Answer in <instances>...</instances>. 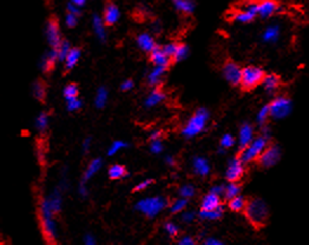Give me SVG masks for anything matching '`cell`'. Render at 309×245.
<instances>
[{"label": "cell", "mask_w": 309, "mask_h": 245, "mask_svg": "<svg viewBox=\"0 0 309 245\" xmlns=\"http://www.w3.org/2000/svg\"><path fill=\"white\" fill-rule=\"evenodd\" d=\"M188 205V201L187 198H178L176 199V201L172 203L171 206H170V211L171 213H181L183 212V210L186 209Z\"/></svg>", "instance_id": "obj_38"}, {"label": "cell", "mask_w": 309, "mask_h": 245, "mask_svg": "<svg viewBox=\"0 0 309 245\" xmlns=\"http://www.w3.org/2000/svg\"><path fill=\"white\" fill-rule=\"evenodd\" d=\"M259 16V3H248L242 10L237 11L234 16V19L236 21L242 22V24H247L254 20V19Z\"/></svg>", "instance_id": "obj_8"}, {"label": "cell", "mask_w": 309, "mask_h": 245, "mask_svg": "<svg viewBox=\"0 0 309 245\" xmlns=\"http://www.w3.org/2000/svg\"><path fill=\"white\" fill-rule=\"evenodd\" d=\"M205 245H224V244L215 238H208L205 240Z\"/></svg>", "instance_id": "obj_59"}, {"label": "cell", "mask_w": 309, "mask_h": 245, "mask_svg": "<svg viewBox=\"0 0 309 245\" xmlns=\"http://www.w3.org/2000/svg\"><path fill=\"white\" fill-rule=\"evenodd\" d=\"M242 71L243 69H241L236 63L228 62L223 67L224 78L231 85H239L241 84V79H242Z\"/></svg>", "instance_id": "obj_12"}, {"label": "cell", "mask_w": 309, "mask_h": 245, "mask_svg": "<svg viewBox=\"0 0 309 245\" xmlns=\"http://www.w3.org/2000/svg\"><path fill=\"white\" fill-rule=\"evenodd\" d=\"M79 59H81V50H79V48H71L70 53L67 55L65 62H64V64H65V69L67 71L72 70L73 67L77 65Z\"/></svg>", "instance_id": "obj_30"}, {"label": "cell", "mask_w": 309, "mask_h": 245, "mask_svg": "<svg viewBox=\"0 0 309 245\" xmlns=\"http://www.w3.org/2000/svg\"><path fill=\"white\" fill-rule=\"evenodd\" d=\"M78 16H76V14H72V13H69L67 12L66 17H65V24L67 28H74V26H77L78 24Z\"/></svg>", "instance_id": "obj_47"}, {"label": "cell", "mask_w": 309, "mask_h": 245, "mask_svg": "<svg viewBox=\"0 0 309 245\" xmlns=\"http://www.w3.org/2000/svg\"><path fill=\"white\" fill-rule=\"evenodd\" d=\"M222 214H223V207L222 205L220 207H217V209L214 210H201L199 211L198 216L202 218V220H207V221H216L220 220L222 217Z\"/></svg>", "instance_id": "obj_29"}, {"label": "cell", "mask_w": 309, "mask_h": 245, "mask_svg": "<svg viewBox=\"0 0 309 245\" xmlns=\"http://www.w3.org/2000/svg\"><path fill=\"white\" fill-rule=\"evenodd\" d=\"M119 17H120V11L118 9V6H117L115 3L109 2L104 7L103 20L105 22V25L108 26L115 25L116 22L119 20Z\"/></svg>", "instance_id": "obj_13"}, {"label": "cell", "mask_w": 309, "mask_h": 245, "mask_svg": "<svg viewBox=\"0 0 309 245\" xmlns=\"http://www.w3.org/2000/svg\"><path fill=\"white\" fill-rule=\"evenodd\" d=\"M235 144V139L231 134H224L221 138V148L222 149H230Z\"/></svg>", "instance_id": "obj_44"}, {"label": "cell", "mask_w": 309, "mask_h": 245, "mask_svg": "<svg viewBox=\"0 0 309 245\" xmlns=\"http://www.w3.org/2000/svg\"><path fill=\"white\" fill-rule=\"evenodd\" d=\"M46 39L52 48H58L62 44V37H60L59 24L56 19H50L46 25Z\"/></svg>", "instance_id": "obj_10"}, {"label": "cell", "mask_w": 309, "mask_h": 245, "mask_svg": "<svg viewBox=\"0 0 309 245\" xmlns=\"http://www.w3.org/2000/svg\"><path fill=\"white\" fill-rule=\"evenodd\" d=\"M172 3H174V6L179 12H183L186 14L193 13L196 7L194 0H172Z\"/></svg>", "instance_id": "obj_25"}, {"label": "cell", "mask_w": 309, "mask_h": 245, "mask_svg": "<svg viewBox=\"0 0 309 245\" xmlns=\"http://www.w3.org/2000/svg\"><path fill=\"white\" fill-rule=\"evenodd\" d=\"M150 150H151L152 153H161L163 151V144L160 139H156V141H151V145H150Z\"/></svg>", "instance_id": "obj_49"}, {"label": "cell", "mask_w": 309, "mask_h": 245, "mask_svg": "<svg viewBox=\"0 0 309 245\" xmlns=\"http://www.w3.org/2000/svg\"><path fill=\"white\" fill-rule=\"evenodd\" d=\"M165 163L168 165H175V158L171 156H167L165 157Z\"/></svg>", "instance_id": "obj_62"}, {"label": "cell", "mask_w": 309, "mask_h": 245, "mask_svg": "<svg viewBox=\"0 0 309 245\" xmlns=\"http://www.w3.org/2000/svg\"><path fill=\"white\" fill-rule=\"evenodd\" d=\"M243 161L241 160V158H233V159L229 161L228 168H227V172H225V176H227V179L229 182H237L242 178L243 173H244V167H243Z\"/></svg>", "instance_id": "obj_11"}, {"label": "cell", "mask_w": 309, "mask_h": 245, "mask_svg": "<svg viewBox=\"0 0 309 245\" xmlns=\"http://www.w3.org/2000/svg\"><path fill=\"white\" fill-rule=\"evenodd\" d=\"M188 53H189V48H188L187 45L184 44H178L177 45V50H176V53L174 56V59L175 62H181V60L186 59L188 57Z\"/></svg>", "instance_id": "obj_39"}, {"label": "cell", "mask_w": 309, "mask_h": 245, "mask_svg": "<svg viewBox=\"0 0 309 245\" xmlns=\"http://www.w3.org/2000/svg\"><path fill=\"white\" fill-rule=\"evenodd\" d=\"M137 44L142 51L148 52V53H151L154 48L157 47L156 43H154V39L149 33H141V35L137 37Z\"/></svg>", "instance_id": "obj_17"}, {"label": "cell", "mask_w": 309, "mask_h": 245, "mask_svg": "<svg viewBox=\"0 0 309 245\" xmlns=\"http://www.w3.org/2000/svg\"><path fill=\"white\" fill-rule=\"evenodd\" d=\"M280 37V26L278 25H270L262 33V39L266 43H274Z\"/></svg>", "instance_id": "obj_24"}, {"label": "cell", "mask_w": 309, "mask_h": 245, "mask_svg": "<svg viewBox=\"0 0 309 245\" xmlns=\"http://www.w3.org/2000/svg\"><path fill=\"white\" fill-rule=\"evenodd\" d=\"M90 145H91V139L86 138L84 143H83V151H84V152H88L90 150Z\"/></svg>", "instance_id": "obj_58"}, {"label": "cell", "mask_w": 309, "mask_h": 245, "mask_svg": "<svg viewBox=\"0 0 309 245\" xmlns=\"http://www.w3.org/2000/svg\"><path fill=\"white\" fill-rule=\"evenodd\" d=\"M48 125V116L46 112L39 113V116L36 118V127L38 131H45Z\"/></svg>", "instance_id": "obj_37"}, {"label": "cell", "mask_w": 309, "mask_h": 245, "mask_svg": "<svg viewBox=\"0 0 309 245\" xmlns=\"http://www.w3.org/2000/svg\"><path fill=\"white\" fill-rule=\"evenodd\" d=\"M270 116L275 119H284L290 115L293 108L292 100L287 97H277L269 105Z\"/></svg>", "instance_id": "obj_7"}, {"label": "cell", "mask_w": 309, "mask_h": 245, "mask_svg": "<svg viewBox=\"0 0 309 245\" xmlns=\"http://www.w3.org/2000/svg\"><path fill=\"white\" fill-rule=\"evenodd\" d=\"M195 195V187L193 185H189V184H187V185H183L182 187L179 188V196L183 198H190L193 197Z\"/></svg>", "instance_id": "obj_43"}, {"label": "cell", "mask_w": 309, "mask_h": 245, "mask_svg": "<svg viewBox=\"0 0 309 245\" xmlns=\"http://www.w3.org/2000/svg\"><path fill=\"white\" fill-rule=\"evenodd\" d=\"M58 60V56H57V51L55 50V48H52V50L48 52V53L45 55L43 57V59H41L40 63V67L41 70L44 71V72H48V71H51L54 69L55 63Z\"/></svg>", "instance_id": "obj_20"}, {"label": "cell", "mask_w": 309, "mask_h": 245, "mask_svg": "<svg viewBox=\"0 0 309 245\" xmlns=\"http://www.w3.org/2000/svg\"><path fill=\"white\" fill-rule=\"evenodd\" d=\"M246 206H247L246 198L242 197L241 195L236 196V197H234L229 201V207H230V210H233L234 212H241V211L246 209Z\"/></svg>", "instance_id": "obj_32"}, {"label": "cell", "mask_w": 309, "mask_h": 245, "mask_svg": "<svg viewBox=\"0 0 309 245\" xmlns=\"http://www.w3.org/2000/svg\"><path fill=\"white\" fill-rule=\"evenodd\" d=\"M47 201L50 203L51 209L54 210V212L57 214L60 210H62V194H60L59 190H55L52 194L47 197Z\"/></svg>", "instance_id": "obj_28"}, {"label": "cell", "mask_w": 309, "mask_h": 245, "mask_svg": "<svg viewBox=\"0 0 309 245\" xmlns=\"http://www.w3.org/2000/svg\"><path fill=\"white\" fill-rule=\"evenodd\" d=\"M254 141V129L250 124H243L240 129L239 133V142H240V148L244 149L247 148L250 143Z\"/></svg>", "instance_id": "obj_15"}, {"label": "cell", "mask_w": 309, "mask_h": 245, "mask_svg": "<svg viewBox=\"0 0 309 245\" xmlns=\"http://www.w3.org/2000/svg\"><path fill=\"white\" fill-rule=\"evenodd\" d=\"M160 137H161V132L160 131H153L151 135H150V139H151V141H156V139H160Z\"/></svg>", "instance_id": "obj_61"}, {"label": "cell", "mask_w": 309, "mask_h": 245, "mask_svg": "<svg viewBox=\"0 0 309 245\" xmlns=\"http://www.w3.org/2000/svg\"><path fill=\"white\" fill-rule=\"evenodd\" d=\"M133 88H134V81L130 80V79H127V80H124L122 83V85H120V89H122L123 91H130V90Z\"/></svg>", "instance_id": "obj_53"}, {"label": "cell", "mask_w": 309, "mask_h": 245, "mask_svg": "<svg viewBox=\"0 0 309 245\" xmlns=\"http://www.w3.org/2000/svg\"><path fill=\"white\" fill-rule=\"evenodd\" d=\"M32 92H33V96H35L37 99L43 101L45 99V97H46V89H45L44 83L40 80L36 81L35 84H33Z\"/></svg>", "instance_id": "obj_34"}, {"label": "cell", "mask_w": 309, "mask_h": 245, "mask_svg": "<svg viewBox=\"0 0 309 245\" xmlns=\"http://www.w3.org/2000/svg\"><path fill=\"white\" fill-rule=\"evenodd\" d=\"M84 245H97L95 238L91 235H86L84 238Z\"/></svg>", "instance_id": "obj_56"}, {"label": "cell", "mask_w": 309, "mask_h": 245, "mask_svg": "<svg viewBox=\"0 0 309 245\" xmlns=\"http://www.w3.org/2000/svg\"><path fill=\"white\" fill-rule=\"evenodd\" d=\"M244 211H246V216L250 223L256 226H261L265 224L269 216L268 206H267L262 199L259 198L251 199L249 203H247Z\"/></svg>", "instance_id": "obj_3"}, {"label": "cell", "mask_w": 309, "mask_h": 245, "mask_svg": "<svg viewBox=\"0 0 309 245\" xmlns=\"http://www.w3.org/2000/svg\"><path fill=\"white\" fill-rule=\"evenodd\" d=\"M92 26H93V31H95V35L97 36L98 39L100 41H104L107 39V32H105V22L103 20V18H100L99 16L95 14L92 18Z\"/></svg>", "instance_id": "obj_21"}, {"label": "cell", "mask_w": 309, "mask_h": 245, "mask_svg": "<svg viewBox=\"0 0 309 245\" xmlns=\"http://www.w3.org/2000/svg\"><path fill=\"white\" fill-rule=\"evenodd\" d=\"M81 107H82V101L78 97L67 100V110L69 111H77Z\"/></svg>", "instance_id": "obj_46"}, {"label": "cell", "mask_w": 309, "mask_h": 245, "mask_svg": "<svg viewBox=\"0 0 309 245\" xmlns=\"http://www.w3.org/2000/svg\"><path fill=\"white\" fill-rule=\"evenodd\" d=\"M101 159L100 158H97V159H93L91 163L89 164V167L86 168V170H85V172H84V176H83V180L82 182H84V183H86L88 182V180H90L92 178L93 176L96 175V173L99 171L100 170V168H101Z\"/></svg>", "instance_id": "obj_23"}, {"label": "cell", "mask_w": 309, "mask_h": 245, "mask_svg": "<svg viewBox=\"0 0 309 245\" xmlns=\"http://www.w3.org/2000/svg\"><path fill=\"white\" fill-rule=\"evenodd\" d=\"M280 158H281L280 148L276 145H271V146H268V148L266 149L265 152L261 154V157L259 158V161L262 167L270 168V167H274L275 164H277L278 160H280Z\"/></svg>", "instance_id": "obj_9"}, {"label": "cell", "mask_w": 309, "mask_h": 245, "mask_svg": "<svg viewBox=\"0 0 309 245\" xmlns=\"http://www.w3.org/2000/svg\"><path fill=\"white\" fill-rule=\"evenodd\" d=\"M209 120V112L207 108H198L190 119L188 120L182 130V134L186 138H194L205 130L207 123Z\"/></svg>", "instance_id": "obj_1"}, {"label": "cell", "mask_w": 309, "mask_h": 245, "mask_svg": "<svg viewBox=\"0 0 309 245\" xmlns=\"http://www.w3.org/2000/svg\"><path fill=\"white\" fill-rule=\"evenodd\" d=\"M265 73L258 66H247L242 71V79H241V85L246 90H252L256 86L263 83Z\"/></svg>", "instance_id": "obj_6"}, {"label": "cell", "mask_w": 309, "mask_h": 245, "mask_svg": "<svg viewBox=\"0 0 309 245\" xmlns=\"http://www.w3.org/2000/svg\"><path fill=\"white\" fill-rule=\"evenodd\" d=\"M70 3L74 4V5H77L78 7H83L85 5L86 0H70Z\"/></svg>", "instance_id": "obj_60"}, {"label": "cell", "mask_w": 309, "mask_h": 245, "mask_svg": "<svg viewBox=\"0 0 309 245\" xmlns=\"http://www.w3.org/2000/svg\"><path fill=\"white\" fill-rule=\"evenodd\" d=\"M195 212L193 211H186V212L182 213V221L184 223H190V222H193L195 220Z\"/></svg>", "instance_id": "obj_51"}, {"label": "cell", "mask_w": 309, "mask_h": 245, "mask_svg": "<svg viewBox=\"0 0 309 245\" xmlns=\"http://www.w3.org/2000/svg\"><path fill=\"white\" fill-rule=\"evenodd\" d=\"M177 45L178 44H174V43H169V44H167V45H164L163 47V51L165 52V53H167L169 57H170V58H174V56H175V53H176V50H177Z\"/></svg>", "instance_id": "obj_48"}, {"label": "cell", "mask_w": 309, "mask_h": 245, "mask_svg": "<svg viewBox=\"0 0 309 245\" xmlns=\"http://www.w3.org/2000/svg\"><path fill=\"white\" fill-rule=\"evenodd\" d=\"M280 85V79H278L277 75L275 74H268L265 75V79H263V86H265L267 92H275Z\"/></svg>", "instance_id": "obj_31"}, {"label": "cell", "mask_w": 309, "mask_h": 245, "mask_svg": "<svg viewBox=\"0 0 309 245\" xmlns=\"http://www.w3.org/2000/svg\"><path fill=\"white\" fill-rule=\"evenodd\" d=\"M168 205L167 199L161 196H156V197H148L143 198L141 201L136 203V210L139 212L145 214L146 217L153 218L156 217L164 207Z\"/></svg>", "instance_id": "obj_5"}, {"label": "cell", "mask_w": 309, "mask_h": 245, "mask_svg": "<svg viewBox=\"0 0 309 245\" xmlns=\"http://www.w3.org/2000/svg\"><path fill=\"white\" fill-rule=\"evenodd\" d=\"M193 168L196 175L201 176V177H205L209 175L210 172V165L208 163V160L203 157H195L193 159Z\"/></svg>", "instance_id": "obj_19"}, {"label": "cell", "mask_w": 309, "mask_h": 245, "mask_svg": "<svg viewBox=\"0 0 309 245\" xmlns=\"http://www.w3.org/2000/svg\"><path fill=\"white\" fill-rule=\"evenodd\" d=\"M71 45L70 43H67V41H62V44L59 45L58 48H56V51H57V56H58V60L60 62H65L67 55L70 53L71 51Z\"/></svg>", "instance_id": "obj_36"}, {"label": "cell", "mask_w": 309, "mask_h": 245, "mask_svg": "<svg viewBox=\"0 0 309 245\" xmlns=\"http://www.w3.org/2000/svg\"><path fill=\"white\" fill-rule=\"evenodd\" d=\"M86 183H84V182H82L81 183V185H79V194H81L83 197H85L86 195H88V188H86V185H85Z\"/></svg>", "instance_id": "obj_57"}, {"label": "cell", "mask_w": 309, "mask_h": 245, "mask_svg": "<svg viewBox=\"0 0 309 245\" xmlns=\"http://www.w3.org/2000/svg\"><path fill=\"white\" fill-rule=\"evenodd\" d=\"M240 191H241V187L237 185L235 182H231V183H229L227 186H224L223 196L228 199V201H230L231 198L240 195Z\"/></svg>", "instance_id": "obj_35"}, {"label": "cell", "mask_w": 309, "mask_h": 245, "mask_svg": "<svg viewBox=\"0 0 309 245\" xmlns=\"http://www.w3.org/2000/svg\"><path fill=\"white\" fill-rule=\"evenodd\" d=\"M178 245H196V243L191 237H183L178 242Z\"/></svg>", "instance_id": "obj_54"}, {"label": "cell", "mask_w": 309, "mask_h": 245, "mask_svg": "<svg viewBox=\"0 0 309 245\" xmlns=\"http://www.w3.org/2000/svg\"><path fill=\"white\" fill-rule=\"evenodd\" d=\"M64 97H65L66 100L72 99V98H77L78 97V86L73 83L71 84H67L64 89Z\"/></svg>", "instance_id": "obj_41"}, {"label": "cell", "mask_w": 309, "mask_h": 245, "mask_svg": "<svg viewBox=\"0 0 309 245\" xmlns=\"http://www.w3.org/2000/svg\"><path fill=\"white\" fill-rule=\"evenodd\" d=\"M151 57V62L154 64V66H165L167 67L170 64V57H169L165 52L163 51L162 47H156L154 50L150 53Z\"/></svg>", "instance_id": "obj_16"}, {"label": "cell", "mask_w": 309, "mask_h": 245, "mask_svg": "<svg viewBox=\"0 0 309 245\" xmlns=\"http://www.w3.org/2000/svg\"><path fill=\"white\" fill-rule=\"evenodd\" d=\"M167 71V67L165 66H154V69L150 71V73L148 75V81L150 85H157L158 83L162 80L163 75Z\"/></svg>", "instance_id": "obj_27"}, {"label": "cell", "mask_w": 309, "mask_h": 245, "mask_svg": "<svg viewBox=\"0 0 309 245\" xmlns=\"http://www.w3.org/2000/svg\"><path fill=\"white\" fill-rule=\"evenodd\" d=\"M165 98L164 92L160 89H153L148 97L145 99V106L146 107H153L157 104H160L161 101H163Z\"/></svg>", "instance_id": "obj_22"}, {"label": "cell", "mask_w": 309, "mask_h": 245, "mask_svg": "<svg viewBox=\"0 0 309 245\" xmlns=\"http://www.w3.org/2000/svg\"><path fill=\"white\" fill-rule=\"evenodd\" d=\"M67 12L79 16V14H81V7H78L77 5H74V4H72V3H69L67 4Z\"/></svg>", "instance_id": "obj_52"}, {"label": "cell", "mask_w": 309, "mask_h": 245, "mask_svg": "<svg viewBox=\"0 0 309 245\" xmlns=\"http://www.w3.org/2000/svg\"><path fill=\"white\" fill-rule=\"evenodd\" d=\"M108 90L105 88H99L96 94V99H95V104L98 108H103L105 105L108 103Z\"/></svg>", "instance_id": "obj_33"}, {"label": "cell", "mask_w": 309, "mask_h": 245, "mask_svg": "<svg viewBox=\"0 0 309 245\" xmlns=\"http://www.w3.org/2000/svg\"><path fill=\"white\" fill-rule=\"evenodd\" d=\"M55 212L51 209L50 203L47 198H45L40 203V218H41V226H43L44 235L46 237L48 242H55L56 237H57V228H56L55 222Z\"/></svg>", "instance_id": "obj_2"}, {"label": "cell", "mask_w": 309, "mask_h": 245, "mask_svg": "<svg viewBox=\"0 0 309 245\" xmlns=\"http://www.w3.org/2000/svg\"><path fill=\"white\" fill-rule=\"evenodd\" d=\"M267 148H268V135H259V137L254 138V141L247 148L242 149V152L240 154L241 160L244 164L251 163V161L259 159Z\"/></svg>", "instance_id": "obj_4"}, {"label": "cell", "mask_w": 309, "mask_h": 245, "mask_svg": "<svg viewBox=\"0 0 309 245\" xmlns=\"http://www.w3.org/2000/svg\"><path fill=\"white\" fill-rule=\"evenodd\" d=\"M153 183V180L152 179H145V180H143V182H141V183H138L137 185L135 186V188L134 190L136 191V192H139V191H144V190H146V188H148L150 185H151V184Z\"/></svg>", "instance_id": "obj_50"}, {"label": "cell", "mask_w": 309, "mask_h": 245, "mask_svg": "<svg viewBox=\"0 0 309 245\" xmlns=\"http://www.w3.org/2000/svg\"><path fill=\"white\" fill-rule=\"evenodd\" d=\"M269 117H271L270 116V108H269V105H267V106H263V107L260 108L256 119H258V123L260 124V125H265Z\"/></svg>", "instance_id": "obj_40"}, {"label": "cell", "mask_w": 309, "mask_h": 245, "mask_svg": "<svg viewBox=\"0 0 309 245\" xmlns=\"http://www.w3.org/2000/svg\"><path fill=\"white\" fill-rule=\"evenodd\" d=\"M164 229H165V231H167L168 235L171 237L177 236L179 232L178 226H177L175 223H172V222H168V223L164 225Z\"/></svg>", "instance_id": "obj_45"}, {"label": "cell", "mask_w": 309, "mask_h": 245, "mask_svg": "<svg viewBox=\"0 0 309 245\" xmlns=\"http://www.w3.org/2000/svg\"><path fill=\"white\" fill-rule=\"evenodd\" d=\"M212 192H214V194H216L218 196H222L224 194V186H221V185H216V186H213L212 190H210Z\"/></svg>", "instance_id": "obj_55"}, {"label": "cell", "mask_w": 309, "mask_h": 245, "mask_svg": "<svg viewBox=\"0 0 309 245\" xmlns=\"http://www.w3.org/2000/svg\"><path fill=\"white\" fill-rule=\"evenodd\" d=\"M127 146V144L126 143H124L123 141H115L114 143H112V144L110 145V148H109V150H108V154L109 156H114V154H116L117 152H118V151H120V150H123L124 148H126Z\"/></svg>", "instance_id": "obj_42"}, {"label": "cell", "mask_w": 309, "mask_h": 245, "mask_svg": "<svg viewBox=\"0 0 309 245\" xmlns=\"http://www.w3.org/2000/svg\"><path fill=\"white\" fill-rule=\"evenodd\" d=\"M108 175L111 179L117 180V179H122V178H124V177H126L127 171H126V168L124 167V165L114 164L109 168Z\"/></svg>", "instance_id": "obj_26"}, {"label": "cell", "mask_w": 309, "mask_h": 245, "mask_svg": "<svg viewBox=\"0 0 309 245\" xmlns=\"http://www.w3.org/2000/svg\"><path fill=\"white\" fill-rule=\"evenodd\" d=\"M278 4L275 0H261L259 3V17L270 18L277 12Z\"/></svg>", "instance_id": "obj_14"}, {"label": "cell", "mask_w": 309, "mask_h": 245, "mask_svg": "<svg viewBox=\"0 0 309 245\" xmlns=\"http://www.w3.org/2000/svg\"><path fill=\"white\" fill-rule=\"evenodd\" d=\"M220 206H221V196L209 191V194H207L204 197H203L201 210H214Z\"/></svg>", "instance_id": "obj_18"}]
</instances>
